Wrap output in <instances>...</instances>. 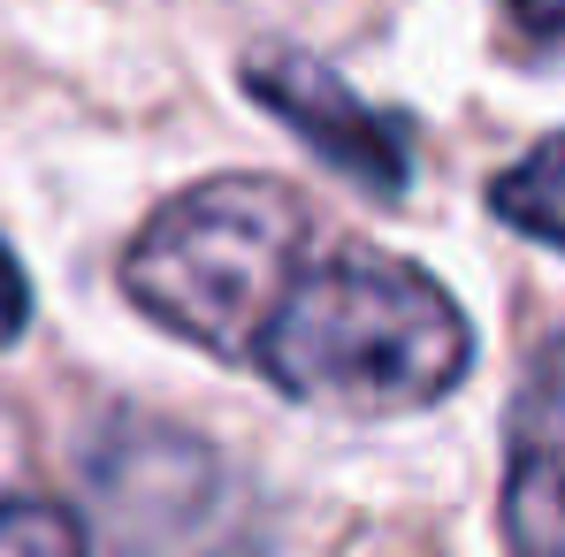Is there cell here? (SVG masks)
Returning <instances> with one entry per match:
<instances>
[{
	"instance_id": "6da1fadb",
	"label": "cell",
	"mask_w": 565,
	"mask_h": 557,
	"mask_svg": "<svg viewBox=\"0 0 565 557\" xmlns=\"http://www.w3.org/2000/svg\"><path fill=\"white\" fill-rule=\"evenodd\" d=\"M467 360L473 329L444 282L397 253L337 245V237H321V253L290 282L253 352V367L282 397L344 420L420 413L459 389Z\"/></svg>"
},
{
	"instance_id": "7a4b0ae2",
	"label": "cell",
	"mask_w": 565,
	"mask_h": 557,
	"mask_svg": "<svg viewBox=\"0 0 565 557\" xmlns=\"http://www.w3.org/2000/svg\"><path fill=\"white\" fill-rule=\"evenodd\" d=\"M321 253V222L306 199L268 176H214L177 191L122 253V290L146 321L199 352L253 367L276 306Z\"/></svg>"
},
{
	"instance_id": "3957f363",
	"label": "cell",
	"mask_w": 565,
	"mask_h": 557,
	"mask_svg": "<svg viewBox=\"0 0 565 557\" xmlns=\"http://www.w3.org/2000/svg\"><path fill=\"white\" fill-rule=\"evenodd\" d=\"M85 489L115 557H230L237 481L199 436L115 420L85 459Z\"/></svg>"
},
{
	"instance_id": "277c9868",
	"label": "cell",
	"mask_w": 565,
	"mask_h": 557,
	"mask_svg": "<svg viewBox=\"0 0 565 557\" xmlns=\"http://www.w3.org/2000/svg\"><path fill=\"white\" fill-rule=\"evenodd\" d=\"M245 93L260 99L298 146H313V161H329L344 184L375 191V199H405V184H413V130L390 107L360 99L329 62L268 46V54L245 62Z\"/></svg>"
},
{
	"instance_id": "5b68a950",
	"label": "cell",
	"mask_w": 565,
	"mask_h": 557,
	"mask_svg": "<svg viewBox=\"0 0 565 557\" xmlns=\"http://www.w3.org/2000/svg\"><path fill=\"white\" fill-rule=\"evenodd\" d=\"M504 543L512 557H565V336L543 344L512 397L504 443Z\"/></svg>"
},
{
	"instance_id": "8992f818",
	"label": "cell",
	"mask_w": 565,
	"mask_h": 557,
	"mask_svg": "<svg viewBox=\"0 0 565 557\" xmlns=\"http://www.w3.org/2000/svg\"><path fill=\"white\" fill-rule=\"evenodd\" d=\"M489 214L512 222L520 237H535V245L565 253V130H558V138H543V146H527L512 169L489 176Z\"/></svg>"
},
{
	"instance_id": "52a82bcc",
	"label": "cell",
	"mask_w": 565,
	"mask_h": 557,
	"mask_svg": "<svg viewBox=\"0 0 565 557\" xmlns=\"http://www.w3.org/2000/svg\"><path fill=\"white\" fill-rule=\"evenodd\" d=\"M0 557H85V535L46 496H0Z\"/></svg>"
},
{
	"instance_id": "ba28073f",
	"label": "cell",
	"mask_w": 565,
	"mask_h": 557,
	"mask_svg": "<svg viewBox=\"0 0 565 557\" xmlns=\"http://www.w3.org/2000/svg\"><path fill=\"white\" fill-rule=\"evenodd\" d=\"M23 321H31V282H23L15 253H8V237H0V344H15Z\"/></svg>"
},
{
	"instance_id": "9c48e42d",
	"label": "cell",
	"mask_w": 565,
	"mask_h": 557,
	"mask_svg": "<svg viewBox=\"0 0 565 557\" xmlns=\"http://www.w3.org/2000/svg\"><path fill=\"white\" fill-rule=\"evenodd\" d=\"M527 39H565V0H504Z\"/></svg>"
}]
</instances>
